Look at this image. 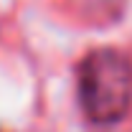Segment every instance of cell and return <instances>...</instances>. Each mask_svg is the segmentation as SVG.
Instances as JSON below:
<instances>
[{
	"label": "cell",
	"instance_id": "cell-1",
	"mask_svg": "<svg viewBox=\"0 0 132 132\" xmlns=\"http://www.w3.org/2000/svg\"><path fill=\"white\" fill-rule=\"evenodd\" d=\"M76 94L86 122L112 127L132 109V61L117 48H94L76 66Z\"/></svg>",
	"mask_w": 132,
	"mask_h": 132
}]
</instances>
